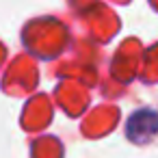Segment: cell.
Returning <instances> with one entry per match:
<instances>
[{
  "mask_svg": "<svg viewBox=\"0 0 158 158\" xmlns=\"http://www.w3.org/2000/svg\"><path fill=\"white\" fill-rule=\"evenodd\" d=\"M126 134L132 143H139V145L149 143L158 134V113L149 108L132 113L126 123Z\"/></svg>",
  "mask_w": 158,
  "mask_h": 158,
  "instance_id": "cell-1",
  "label": "cell"
}]
</instances>
